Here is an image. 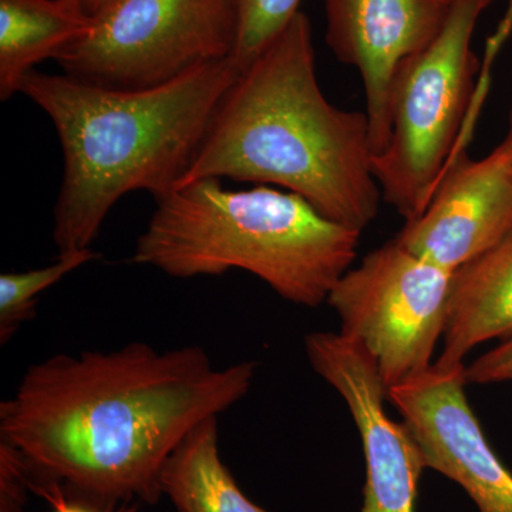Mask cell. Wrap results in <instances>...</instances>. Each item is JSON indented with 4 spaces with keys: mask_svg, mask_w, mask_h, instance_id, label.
<instances>
[{
    "mask_svg": "<svg viewBox=\"0 0 512 512\" xmlns=\"http://www.w3.org/2000/svg\"><path fill=\"white\" fill-rule=\"evenodd\" d=\"M498 146L503 148L505 156L508 157V160H510V163L512 165V109L510 113V119H508L507 133H505L504 140L501 141V143L498 144Z\"/></svg>",
    "mask_w": 512,
    "mask_h": 512,
    "instance_id": "44dd1931",
    "label": "cell"
},
{
    "mask_svg": "<svg viewBox=\"0 0 512 512\" xmlns=\"http://www.w3.org/2000/svg\"><path fill=\"white\" fill-rule=\"evenodd\" d=\"M161 490L177 512H268L242 493L222 463L218 417L202 421L168 457Z\"/></svg>",
    "mask_w": 512,
    "mask_h": 512,
    "instance_id": "5bb4252c",
    "label": "cell"
},
{
    "mask_svg": "<svg viewBox=\"0 0 512 512\" xmlns=\"http://www.w3.org/2000/svg\"><path fill=\"white\" fill-rule=\"evenodd\" d=\"M305 349L313 370L348 404L362 437L367 474L362 512H414L426 461L410 427L387 416V387L375 359L343 333H309Z\"/></svg>",
    "mask_w": 512,
    "mask_h": 512,
    "instance_id": "ba28073f",
    "label": "cell"
},
{
    "mask_svg": "<svg viewBox=\"0 0 512 512\" xmlns=\"http://www.w3.org/2000/svg\"><path fill=\"white\" fill-rule=\"evenodd\" d=\"M466 366L437 362L387 390L423 451L426 467L460 485L480 512H512V476L467 402Z\"/></svg>",
    "mask_w": 512,
    "mask_h": 512,
    "instance_id": "9c48e42d",
    "label": "cell"
},
{
    "mask_svg": "<svg viewBox=\"0 0 512 512\" xmlns=\"http://www.w3.org/2000/svg\"><path fill=\"white\" fill-rule=\"evenodd\" d=\"M99 258L90 249L57 255L56 262L43 268L0 275V345H6L23 323L36 313L39 296L64 276Z\"/></svg>",
    "mask_w": 512,
    "mask_h": 512,
    "instance_id": "9a60e30c",
    "label": "cell"
},
{
    "mask_svg": "<svg viewBox=\"0 0 512 512\" xmlns=\"http://www.w3.org/2000/svg\"><path fill=\"white\" fill-rule=\"evenodd\" d=\"M512 33V0H508L507 10H505V15L503 20H501L500 25H498L497 30L493 36L488 39L487 49H485V57L483 69L488 70L490 72L491 66H493L495 57H497L498 53H500L501 47L504 46V43L507 42L508 37L511 36Z\"/></svg>",
    "mask_w": 512,
    "mask_h": 512,
    "instance_id": "ffe728a7",
    "label": "cell"
},
{
    "mask_svg": "<svg viewBox=\"0 0 512 512\" xmlns=\"http://www.w3.org/2000/svg\"><path fill=\"white\" fill-rule=\"evenodd\" d=\"M512 338V229L453 274L439 362L463 363L481 343Z\"/></svg>",
    "mask_w": 512,
    "mask_h": 512,
    "instance_id": "7c38bea8",
    "label": "cell"
},
{
    "mask_svg": "<svg viewBox=\"0 0 512 512\" xmlns=\"http://www.w3.org/2000/svg\"><path fill=\"white\" fill-rule=\"evenodd\" d=\"M302 0H235L238 39L232 63L242 73L299 12Z\"/></svg>",
    "mask_w": 512,
    "mask_h": 512,
    "instance_id": "2e32d148",
    "label": "cell"
},
{
    "mask_svg": "<svg viewBox=\"0 0 512 512\" xmlns=\"http://www.w3.org/2000/svg\"><path fill=\"white\" fill-rule=\"evenodd\" d=\"M450 6L451 0H323L329 49L362 76L373 157L392 138L397 70L436 37Z\"/></svg>",
    "mask_w": 512,
    "mask_h": 512,
    "instance_id": "30bf717a",
    "label": "cell"
},
{
    "mask_svg": "<svg viewBox=\"0 0 512 512\" xmlns=\"http://www.w3.org/2000/svg\"><path fill=\"white\" fill-rule=\"evenodd\" d=\"M255 370L215 367L200 346L59 353L29 366L0 403V441L33 481L60 484L83 503L156 504L168 457L194 427L244 399Z\"/></svg>",
    "mask_w": 512,
    "mask_h": 512,
    "instance_id": "6da1fadb",
    "label": "cell"
},
{
    "mask_svg": "<svg viewBox=\"0 0 512 512\" xmlns=\"http://www.w3.org/2000/svg\"><path fill=\"white\" fill-rule=\"evenodd\" d=\"M463 137L433 197L394 241L430 264L458 271L512 229V165L503 148L473 160Z\"/></svg>",
    "mask_w": 512,
    "mask_h": 512,
    "instance_id": "8fae6325",
    "label": "cell"
},
{
    "mask_svg": "<svg viewBox=\"0 0 512 512\" xmlns=\"http://www.w3.org/2000/svg\"><path fill=\"white\" fill-rule=\"evenodd\" d=\"M237 39L235 0H111L56 62L94 86L151 89L231 59Z\"/></svg>",
    "mask_w": 512,
    "mask_h": 512,
    "instance_id": "8992f818",
    "label": "cell"
},
{
    "mask_svg": "<svg viewBox=\"0 0 512 512\" xmlns=\"http://www.w3.org/2000/svg\"><path fill=\"white\" fill-rule=\"evenodd\" d=\"M30 474L22 456L0 441V512H23Z\"/></svg>",
    "mask_w": 512,
    "mask_h": 512,
    "instance_id": "e0dca14e",
    "label": "cell"
},
{
    "mask_svg": "<svg viewBox=\"0 0 512 512\" xmlns=\"http://www.w3.org/2000/svg\"><path fill=\"white\" fill-rule=\"evenodd\" d=\"M92 25L82 0H0V100L19 93L36 64L56 60Z\"/></svg>",
    "mask_w": 512,
    "mask_h": 512,
    "instance_id": "4fadbf2b",
    "label": "cell"
},
{
    "mask_svg": "<svg viewBox=\"0 0 512 512\" xmlns=\"http://www.w3.org/2000/svg\"><path fill=\"white\" fill-rule=\"evenodd\" d=\"M372 158L366 111L339 109L320 89L311 20L299 10L229 87L178 187L276 185L363 231L383 200Z\"/></svg>",
    "mask_w": 512,
    "mask_h": 512,
    "instance_id": "7a4b0ae2",
    "label": "cell"
},
{
    "mask_svg": "<svg viewBox=\"0 0 512 512\" xmlns=\"http://www.w3.org/2000/svg\"><path fill=\"white\" fill-rule=\"evenodd\" d=\"M239 74L227 59L141 90L36 70L25 77L19 93L49 116L63 151L53 222L59 255L90 249L124 195L147 191L158 201L180 185Z\"/></svg>",
    "mask_w": 512,
    "mask_h": 512,
    "instance_id": "3957f363",
    "label": "cell"
},
{
    "mask_svg": "<svg viewBox=\"0 0 512 512\" xmlns=\"http://www.w3.org/2000/svg\"><path fill=\"white\" fill-rule=\"evenodd\" d=\"M156 202L134 264L180 279L241 269L308 308L328 301L355 261L362 234L329 220L301 195L268 185L229 190L204 178Z\"/></svg>",
    "mask_w": 512,
    "mask_h": 512,
    "instance_id": "277c9868",
    "label": "cell"
},
{
    "mask_svg": "<svg viewBox=\"0 0 512 512\" xmlns=\"http://www.w3.org/2000/svg\"><path fill=\"white\" fill-rule=\"evenodd\" d=\"M466 380L467 384L512 382V338L467 366Z\"/></svg>",
    "mask_w": 512,
    "mask_h": 512,
    "instance_id": "ac0fdd59",
    "label": "cell"
},
{
    "mask_svg": "<svg viewBox=\"0 0 512 512\" xmlns=\"http://www.w3.org/2000/svg\"><path fill=\"white\" fill-rule=\"evenodd\" d=\"M30 490L36 491L52 507V512H138L137 505L124 504L114 510H101L83 501L76 500L66 493L62 485L46 483V481H33L30 478Z\"/></svg>",
    "mask_w": 512,
    "mask_h": 512,
    "instance_id": "d6986e66",
    "label": "cell"
},
{
    "mask_svg": "<svg viewBox=\"0 0 512 512\" xmlns=\"http://www.w3.org/2000/svg\"><path fill=\"white\" fill-rule=\"evenodd\" d=\"M493 2L451 0L440 32L397 70L392 138L372 165L383 200L406 222L426 210L464 133L474 131L488 83L471 43Z\"/></svg>",
    "mask_w": 512,
    "mask_h": 512,
    "instance_id": "5b68a950",
    "label": "cell"
},
{
    "mask_svg": "<svg viewBox=\"0 0 512 512\" xmlns=\"http://www.w3.org/2000/svg\"><path fill=\"white\" fill-rule=\"evenodd\" d=\"M453 274L400 247L370 252L330 292L343 335L375 359L387 390L431 367L444 335Z\"/></svg>",
    "mask_w": 512,
    "mask_h": 512,
    "instance_id": "52a82bcc",
    "label": "cell"
},
{
    "mask_svg": "<svg viewBox=\"0 0 512 512\" xmlns=\"http://www.w3.org/2000/svg\"><path fill=\"white\" fill-rule=\"evenodd\" d=\"M110 2L111 0H82L84 9L92 16L96 15L99 10L103 9Z\"/></svg>",
    "mask_w": 512,
    "mask_h": 512,
    "instance_id": "7402d4cb",
    "label": "cell"
}]
</instances>
